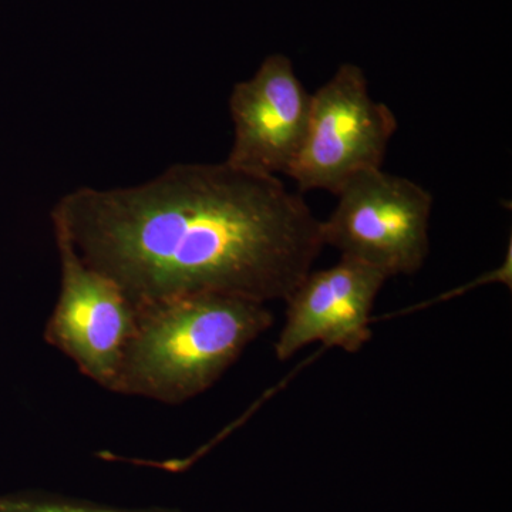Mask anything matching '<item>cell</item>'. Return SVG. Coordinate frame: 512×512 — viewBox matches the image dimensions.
<instances>
[{"label": "cell", "mask_w": 512, "mask_h": 512, "mask_svg": "<svg viewBox=\"0 0 512 512\" xmlns=\"http://www.w3.org/2000/svg\"><path fill=\"white\" fill-rule=\"evenodd\" d=\"M0 512H188L175 508H128L43 493L0 495Z\"/></svg>", "instance_id": "8"}, {"label": "cell", "mask_w": 512, "mask_h": 512, "mask_svg": "<svg viewBox=\"0 0 512 512\" xmlns=\"http://www.w3.org/2000/svg\"><path fill=\"white\" fill-rule=\"evenodd\" d=\"M396 130V116L389 106L372 99L363 70L342 64L312 94L305 140L286 175L301 192L338 195L356 175L382 168Z\"/></svg>", "instance_id": "4"}, {"label": "cell", "mask_w": 512, "mask_h": 512, "mask_svg": "<svg viewBox=\"0 0 512 512\" xmlns=\"http://www.w3.org/2000/svg\"><path fill=\"white\" fill-rule=\"evenodd\" d=\"M320 221L325 247L363 262L387 278L419 272L430 252L433 195L409 178L382 168L356 175Z\"/></svg>", "instance_id": "3"}, {"label": "cell", "mask_w": 512, "mask_h": 512, "mask_svg": "<svg viewBox=\"0 0 512 512\" xmlns=\"http://www.w3.org/2000/svg\"><path fill=\"white\" fill-rule=\"evenodd\" d=\"M311 101L289 57H266L251 79L232 89L234 143L225 161L247 173L288 174L305 140Z\"/></svg>", "instance_id": "6"}, {"label": "cell", "mask_w": 512, "mask_h": 512, "mask_svg": "<svg viewBox=\"0 0 512 512\" xmlns=\"http://www.w3.org/2000/svg\"><path fill=\"white\" fill-rule=\"evenodd\" d=\"M266 303L194 295L136 309L111 392L178 404L204 393L274 325Z\"/></svg>", "instance_id": "2"}, {"label": "cell", "mask_w": 512, "mask_h": 512, "mask_svg": "<svg viewBox=\"0 0 512 512\" xmlns=\"http://www.w3.org/2000/svg\"><path fill=\"white\" fill-rule=\"evenodd\" d=\"M387 279L346 256L330 268L309 272L285 301L284 328L275 343L278 360L285 362L315 342L359 352L372 339L373 306Z\"/></svg>", "instance_id": "7"}, {"label": "cell", "mask_w": 512, "mask_h": 512, "mask_svg": "<svg viewBox=\"0 0 512 512\" xmlns=\"http://www.w3.org/2000/svg\"><path fill=\"white\" fill-rule=\"evenodd\" d=\"M52 222L134 309L194 295L286 301L325 248L301 194L227 161L175 164L134 187L77 188Z\"/></svg>", "instance_id": "1"}, {"label": "cell", "mask_w": 512, "mask_h": 512, "mask_svg": "<svg viewBox=\"0 0 512 512\" xmlns=\"http://www.w3.org/2000/svg\"><path fill=\"white\" fill-rule=\"evenodd\" d=\"M55 238L60 292L47 320L46 342L72 359L84 376L111 390L136 326V309L111 279L84 264L62 235Z\"/></svg>", "instance_id": "5"}]
</instances>
